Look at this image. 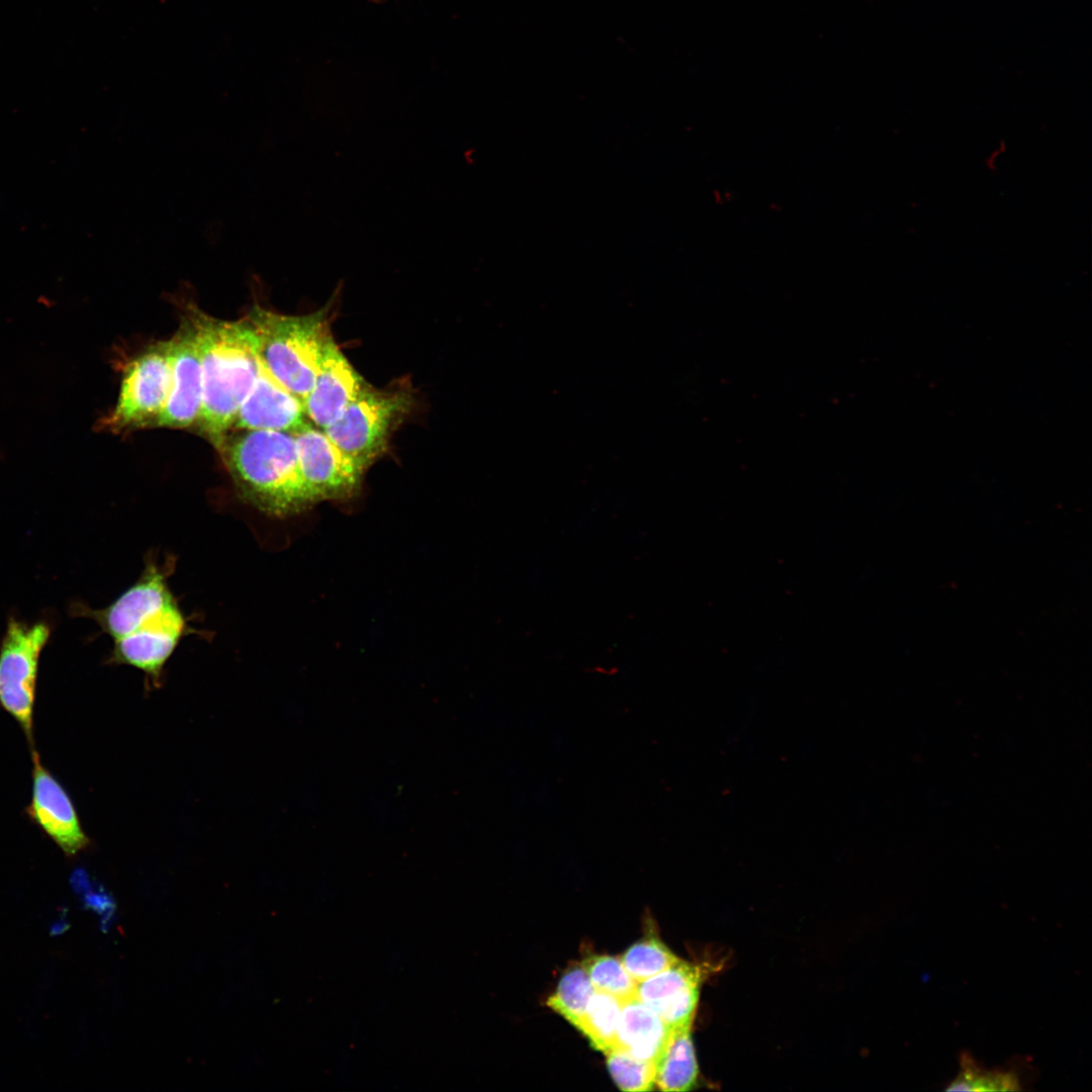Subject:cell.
Instances as JSON below:
<instances>
[{"label":"cell","mask_w":1092,"mask_h":1092,"mask_svg":"<svg viewBox=\"0 0 1092 1092\" xmlns=\"http://www.w3.org/2000/svg\"><path fill=\"white\" fill-rule=\"evenodd\" d=\"M172 384L167 403L154 427L183 429L197 424L202 403V374L192 329L183 317L169 340Z\"/></svg>","instance_id":"10"},{"label":"cell","mask_w":1092,"mask_h":1092,"mask_svg":"<svg viewBox=\"0 0 1092 1092\" xmlns=\"http://www.w3.org/2000/svg\"><path fill=\"white\" fill-rule=\"evenodd\" d=\"M620 960L629 975L642 982L675 965L680 960L659 939L644 938L632 944Z\"/></svg>","instance_id":"20"},{"label":"cell","mask_w":1092,"mask_h":1092,"mask_svg":"<svg viewBox=\"0 0 1092 1092\" xmlns=\"http://www.w3.org/2000/svg\"><path fill=\"white\" fill-rule=\"evenodd\" d=\"M293 436L300 473L313 506L357 493L365 472L335 446L324 430L308 423Z\"/></svg>","instance_id":"8"},{"label":"cell","mask_w":1092,"mask_h":1092,"mask_svg":"<svg viewBox=\"0 0 1092 1092\" xmlns=\"http://www.w3.org/2000/svg\"><path fill=\"white\" fill-rule=\"evenodd\" d=\"M172 384L170 343L159 342L128 363L114 407L98 429L120 433L154 427L169 398Z\"/></svg>","instance_id":"6"},{"label":"cell","mask_w":1092,"mask_h":1092,"mask_svg":"<svg viewBox=\"0 0 1092 1092\" xmlns=\"http://www.w3.org/2000/svg\"><path fill=\"white\" fill-rule=\"evenodd\" d=\"M52 634L47 620L9 615L0 639V707L18 723L32 748L40 655Z\"/></svg>","instance_id":"4"},{"label":"cell","mask_w":1092,"mask_h":1092,"mask_svg":"<svg viewBox=\"0 0 1092 1092\" xmlns=\"http://www.w3.org/2000/svg\"><path fill=\"white\" fill-rule=\"evenodd\" d=\"M172 566L168 563L163 567L148 559L138 580L111 604L93 609L81 601H73L69 615L93 620L112 640L148 628L179 605L168 582Z\"/></svg>","instance_id":"7"},{"label":"cell","mask_w":1092,"mask_h":1092,"mask_svg":"<svg viewBox=\"0 0 1092 1092\" xmlns=\"http://www.w3.org/2000/svg\"><path fill=\"white\" fill-rule=\"evenodd\" d=\"M622 1003L609 993L595 990L577 1026L590 1044L604 1054L617 1045Z\"/></svg>","instance_id":"16"},{"label":"cell","mask_w":1092,"mask_h":1092,"mask_svg":"<svg viewBox=\"0 0 1092 1092\" xmlns=\"http://www.w3.org/2000/svg\"><path fill=\"white\" fill-rule=\"evenodd\" d=\"M31 752L32 795L26 813L67 857L75 856L90 845V838L67 791L42 764L36 750Z\"/></svg>","instance_id":"9"},{"label":"cell","mask_w":1092,"mask_h":1092,"mask_svg":"<svg viewBox=\"0 0 1092 1092\" xmlns=\"http://www.w3.org/2000/svg\"><path fill=\"white\" fill-rule=\"evenodd\" d=\"M961 1069L945 1088L946 1091H1018L1022 1090L1023 1078L1019 1068L988 1070L968 1053L960 1058Z\"/></svg>","instance_id":"17"},{"label":"cell","mask_w":1092,"mask_h":1092,"mask_svg":"<svg viewBox=\"0 0 1092 1092\" xmlns=\"http://www.w3.org/2000/svg\"><path fill=\"white\" fill-rule=\"evenodd\" d=\"M310 423L300 399L279 384L262 366L241 403L232 429L272 430L294 434Z\"/></svg>","instance_id":"12"},{"label":"cell","mask_w":1092,"mask_h":1092,"mask_svg":"<svg viewBox=\"0 0 1092 1092\" xmlns=\"http://www.w3.org/2000/svg\"><path fill=\"white\" fill-rule=\"evenodd\" d=\"M366 386L332 339L325 350L311 389L302 400L308 421L324 430L334 423Z\"/></svg>","instance_id":"11"},{"label":"cell","mask_w":1092,"mask_h":1092,"mask_svg":"<svg viewBox=\"0 0 1092 1092\" xmlns=\"http://www.w3.org/2000/svg\"><path fill=\"white\" fill-rule=\"evenodd\" d=\"M413 405L404 390H379L366 384L324 432L362 471L386 450L389 438Z\"/></svg>","instance_id":"5"},{"label":"cell","mask_w":1092,"mask_h":1092,"mask_svg":"<svg viewBox=\"0 0 1092 1092\" xmlns=\"http://www.w3.org/2000/svg\"><path fill=\"white\" fill-rule=\"evenodd\" d=\"M700 970L677 962L637 983L636 997L653 1010L671 1030L692 1026L699 999Z\"/></svg>","instance_id":"13"},{"label":"cell","mask_w":1092,"mask_h":1092,"mask_svg":"<svg viewBox=\"0 0 1092 1092\" xmlns=\"http://www.w3.org/2000/svg\"><path fill=\"white\" fill-rule=\"evenodd\" d=\"M595 988L582 966L567 970L547 1005L577 1028Z\"/></svg>","instance_id":"18"},{"label":"cell","mask_w":1092,"mask_h":1092,"mask_svg":"<svg viewBox=\"0 0 1092 1092\" xmlns=\"http://www.w3.org/2000/svg\"><path fill=\"white\" fill-rule=\"evenodd\" d=\"M605 1055L609 1072L621 1090L649 1091L653 1089L655 1064L638 1060L618 1048L608 1051Z\"/></svg>","instance_id":"21"},{"label":"cell","mask_w":1092,"mask_h":1092,"mask_svg":"<svg viewBox=\"0 0 1092 1092\" xmlns=\"http://www.w3.org/2000/svg\"><path fill=\"white\" fill-rule=\"evenodd\" d=\"M83 905L101 916L100 928L105 931L111 925L115 913V902L102 887L89 886L83 893Z\"/></svg>","instance_id":"22"},{"label":"cell","mask_w":1092,"mask_h":1092,"mask_svg":"<svg viewBox=\"0 0 1092 1092\" xmlns=\"http://www.w3.org/2000/svg\"><path fill=\"white\" fill-rule=\"evenodd\" d=\"M185 311L183 317L192 329L202 374L197 425L217 449L259 374L257 338L247 315L224 321L195 305H188Z\"/></svg>","instance_id":"1"},{"label":"cell","mask_w":1092,"mask_h":1092,"mask_svg":"<svg viewBox=\"0 0 1092 1092\" xmlns=\"http://www.w3.org/2000/svg\"><path fill=\"white\" fill-rule=\"evenodd\" d=\"M581 966L595 990L609 993L621 1001L636 997L637 982L626 971L620 957L594 956L585 959Z\"/></svg>","instance_id":"19"},{"label":"cell","mask_w":1092,"mask_h":1092,"mask_svg":"<svg viewBox=\"0 0 1092 1092\" xmlns=\"http://www.w3.org/2000/svg\"><path fill=\"white\" fill-rule=\"evenodd\" d=\"M216 450L238 494L257 510L287 517L313 506L300 473L293 434L232 429Z\"/></svg>","instance_id":"2"},{"label":"cell","mask_w":1092,"mask_h":1092,"mask_svg":"<svg viewBox=\"0 0 1092 1092\" xmlns=\"http://www.w3.org/2000/svg\"><path fill=\"white\" fill-rule=\"evenodd\" d=\"M672 1030L637 997L623 1001L616 1048L656 1065Z\"/></svg>","instance_id":"14"},{"label":"cell","mask_w":1092,"mask_h":1092,"mask_svg":"<svg viewBox=\"0 0 1092 1092\" xmlns=\"http://www.w3.org/2000/svg\"><path fill=\"white\" fill-rule=\"evenodd\" d=\"M328 307L303 315H287L254 305L247 314L254 329L262 366L301 401L312 387L321 361L333 339Z\"/></svg>","instance_id":"3"},{"label":"cell","mask_w":1092,"mask_h":1092,"mask_svg":"<svg viewBox=\"0 0 1092 1092\" xmlns=\"http://www.w3.org/2000/svg\"><path fill=\"white\" fill-rule=\"evenodd\" d=\"M654 1084L662 1091H687L698 1077L691 1026L672 1030L655 1065Z\"/></svg>","instance_id":"15"}]
</instances>
